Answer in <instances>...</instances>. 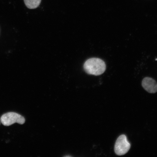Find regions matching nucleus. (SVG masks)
Segmentation results:
<instances>
[{
  "label": "nucleus",
  "instance_id": "39448f33",
  "mask_svg": "<svg viewBox=\"0 0 157 157\" xmlns=\"http://www.w3.org/2000/svg\"><path fill=\"white\" fill-rule=\"evenodd\" d=\"M25 4L29 9H35L38 7L41 0H24Z\"/></svg>",
  "mask_w": 157,
  "mask_h": 157
},
{
  "label": "nucleus",
  "instance_id": "423d86ee",
  "mask_svg": "<svg viewBox=\"0 0 157 157\" xmlns=\"http://www.w3.org/2000/svg\"><path fill=\"white\" fill-rule=\"evenodd\" d=\"M1 120H0V124H1Z\"/></svg>",
  "mask_w": 157,
  "mask_h": 157
},
{
  "label": "nucleus",
  "instance_id": "7ed1b4c3",
  "mask_svg": "<svg viewBox=\"0 0 157 157\" xmlns=\"http://www.w3.org/2000/svg\"><path fill=\"white\" fill-rule=\"evenodd\" d=\"M131 148V144L124 135L119 136L116 142L114 147L115 154L117 155H123L128 152Z\"/></svg>",
  "mask_w": 157,
  "mask_h": 157
},
{
  "label": "nucleus",
  "instance_id": "20e7f679",
  "mask_svg": "<svg viewBox=\"0 0 157 157\" xmlns=\"http://www.w3.org/2000/svg\"><path fill=\"white\" fill-rule=\"evenodd\" d=\"M142 86L146 91L150 93L157 92V83L155 80L150 77L145 78L142 80Z\"/></svg>",
  "mask_w": 157,
  "mask_h": 157
},
{
  "label": "nucleus",
  "instance_id": "f257e3e1",
  "mask_svg": "<svg viewBox=\"0 0 157 157\" xmlns=\"http://www.w3.org/2000/svg\"><path fill=\"white\" fill-rule=\"evenodd\" d=\"M83 68L87 74L99 76L105 72L106 64L105 62L101 59L91 58L84 63Z\"/></svg>",
  "mask_w": 157,
  "mask_h": 157
},
{
  "label": "nucleus",
  "instance_id": "f03ea898",
  "mask_svg": "<svg viewBox=\"0 0 157 157\" xmlns=\"http://www.w3.org/2000/svg\"><path fill=\"white\" fill-rule=\"evenodd\" d=\"M1 122L6 126H9L15 123L24 124L25 118L19 114L14 112H9L4 114L0 119Z\"/></svg>",
  "mask_w": 157,
  "mask_h": 157
}]
</instances>
